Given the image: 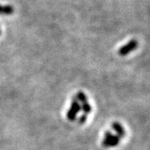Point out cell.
Returning a JSON list of instances; mask_svg holds the SVG:
<instances>
[{
	"label": "cell",
	"instance_id": "9c48e42d",
	"mask_svg": "<svg viewBox=\"0 0 150 150\" xmlns=\"http://www.w3.org/2000/svg\"><path fill=\"white\" fill-rule=\"evenodd\" d=\"M0 34H1V31H0Z\"/></svg>",
	"mask_w": 150,
	"mask_h": 150
},
{
	"label": "cell",
	"instance_id": "52a82bcc",
	"mask_svg": "<svg viewBox=\"0 0 150 150\" xmlns=\"http://www.w3.org/2000/svg\"><path fill=\"white\" fill-rule=\"evenodd\" d=\"M81 109L83 111L85 114H88L92 112V106L88 103H83L81 105Z\"/></svg>",
	"mask_w": 150,
	"mask_h": 150
},
{
	"label": "cell",
	"instance_id": "7a4b0ae2",
	"mask_svg": "<svg viewBox=\"0 0 150 150\" xmlns=\"http://www.w3.org/2000/svg\"><path fill=\"white\" fill-rule=\"evenodd\" d=\"M81 110V105L78 102V100L74 98L73 100V102L71 103V106H70L69 111L67 112V118L70 121H74L76 118H77V115L78 113Z\"/></svg>",
	"mask_w": 150,
	"mask_h": 150
},
{
	"label": "cell",
	"instance_id": "5b68a950",
	"mask_svg": "<svg viewBox=\"0 0 150 150\" xmlns=\"http://www.w3.org/2000/svg\"><path fill=\"white\" fill-rule=\"evenodd\" d=\"M14 12L12 5H0V15H11Z\"/></svg>",
	"mask_w": 150,
	"mask_h": 150
},
{
	"label": "cell",
	"instance_id": "8992f818",
	"mask_svg": "<svg viewBox=\"0 0 150 150\" xmlns=\"http://www.w3.org/2000/svg\"><path fill=\"white\" fill-rule=\"evenodd\" d=\"M75 98L78 100V102L79 103L80 102L82 104L88 103V98H87V96L85 95V93H83V92H79V93H77V95H76V98Z\"/></svg>",
	"mask_w": 150,
	"mask_h": 150
},
{
	"label": "cell",
	"instance_id": "ba28073f",
	"mask_svg": "<svg viewBox=\"0 0 150 150\" xmlns=\"http://www.w3.org/2000/svg\"><path fill=\"white\" fill-rule=\"evenodd\" d=\"M86 120H87V114L83 113L79 118V123H84L86 122Z\"/></svg>",
	"mask_w": 150,
	"mask_h": 150
},
{
	"label": "cell",
	"instance_id": "277c9868",
	"mask_svg": "<svg viewBox=\"0 0 150 150\" xmlns=\"http://www.w3.org/2000/svg\"><path fill=\"white\" fill-rule=\"evenodd\" d=\"M112 129L116 132L117 134V136H118L119 138L121 137H124L125 134H126V132H125V129L123 128V126L120 124L118 122H114V123H112Z\"/></svg>",
	"mask_w": 150,
	"mask_h": 150
},
{
	"label": "cell",
	"instance_id": "6da1fadb",
	"mask_svg": "<svg viewBox=\"0 0 150 150\" xmlns=\"http://www.w3.org/2000/svg\"><path fill=\"white\" fill-rule=\"evenodd\" d=\"M120 138L117 135H113L110 131H106L104 134V140H103L102 144L106 148H112L119 144Z\"/></svg>",
	"mask_w": 150,
	"mask_h": 150
},
{
	"label": "cell",
	"instance_id": "3957f363",
	"mask_svg": "<svg viewBox=\"0 0 150 150\" xmlns=\"http://www.w3.org/2000/svg\"><path fill=\"white\" fill-rule=\"evenodd\" d=\"M138 42L135 39H132L130 40L129 43H126L125 45H123V47L119 48L118 50V54L120 56H126L128 55L129 53H131L132 51H134L135 48L138 47Z\"/></svg>",
	"mask_w": 150,
	"mask_h": 150
}]
</instances>
